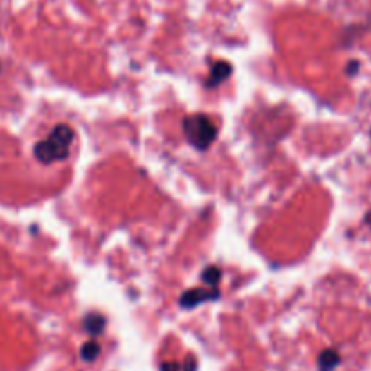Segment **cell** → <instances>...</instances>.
I'll list each match as a JSON object with an SVG mask.
<instances>
[{
    "instance_id": "1",
    "label": "cell",
    "mask_w": 371,
    "mask_h": 371,
    "mask_svg": "<svg viewBox=\"0 0 371 371\" xmlns=\"http://www.w3.org/2000/svg\"><path fill=\"white\" fill-rule=\"evenodd\" d=\"M73 140H75V130L67 123H60L49 133L47 138L38 142L35 145V158L44 165H49L54 162H63L69 158L71 152Z\"/></svg>"
},
{
    "instance_id": "2",
    "label": "cell",
    "mask_w": 371,
    "mask_h": 371,
    "mask_svg": "<svg viewBox=\"0 0 371 371\" xmlns=\"http://www.w3.org/2000/svg\"><path fill=\"white\" fill-rule=\"evenodd\" d=\"M183 133L188 143L200 150H207L217 138V127L207 114H190L183 120Z\"/></svg>"
},
{
    "instance_id": "3",
    "label": "cell",
    "mask_w": 371,
    "mask_h": 371,
    "mask_svg": "<svg viewBox=\"0 0 371 371\" xmlns=\"http://www.w3.org/2000/svg\"><path fill=\"white\" fill-rule=\"evenodd\" d=\"M219 297H221V292L217 288L197 286L181 293L180 305L181 308H196L197 305H203V303H209V300H216Z\"/></svg>"
},
{
    "instance_id": "4",
    "label": "cell",
    "mask_w": 371,
    "mask_h": 371,
    "mask_svg": "<svg viewBox=\"0 0 371 371\" xmlns=\"http://www.w3.org/2000/svg\"><path fill=\"white\" fill-rule=\"evenodd\" d=\"M230 75H232V66L226 62H217L216 66L210 69L209 78L205 80V87H209V89L216 87V85L223 84V82H225Z\"/></svg>"
},
{
    "instance_id": "5",
    "label": "cell",
    "mask_w": 371,
    "mask_h": 371,
    "mask_svg": "<svg viewBox=\"0 0 371 371\" xmlns=\"http://www.w3.org/2000/svg\"><path fill=\"white\" fill-rule=\"evenodd\" d=\"M341 364V355L335 350H324L317 359L319 371H335Z\"/></svg>"
},
{
    "instance_id": "6",
    "label": "cell",
    "mask_w": 371,
    "mask_h": 371,
    "mask_svg": "<svg viewBox=\"0 0 371 371\" xmlns=\"http://www.w3.org/2000/svg\"><path fill=\"white\" fill-rule=\"evenodd\" d=\"M105 324H107V321H105V317L100 315V313H89L87 317L84 319V329L89 335H92V337L100 335L105 329Z\"/></svg>"
},
{
    "instance_id": "7",
    "label": "cell",
    "mask_w": 371,
    "mask_h": 371,
    "mask_svg": "<svg viewBox=\"0 0 371 371\" xmlns=\"http://www.w3.org/2000/svg\"><path fill=\"white\" fill-rule=\"evenodd\" d=\"M201 281H203L205 284H209V286L217 288V284L221 281V268L207 267L203 270V274H201Z\"/></svg>"
},
{
    "instance_id": "8",
    "label": "cell",
    "mask_w": 371,
    "mask_h": 371,
    "mask_svg": "<svg viewBox=\"0 0 371 371\" xmlns=\"http://www.w3.org/2000/svg\"><path fill=\"white\" fill-rule=\"evenodd\" d=\"M80 355H82V359H84L85 363H92V360L100 355V344L95 341L85 342L84 346H82V350H80Z\"/></svg>"
},
{
    "instance_id": "9",
    "label": "cell",
    "mask_w": 371,
    "mask_h": 371,
    "mask_svg": "<svg viewBox=\"0 0 371 371\" xmlns=\"http://www.w3.org/2000/svg\"><path fill=\"white\" fill-rule=\"evenodd\" d=\"M197 370V363H196V359H194V357H188L187 359V363H185V371H196Z\"/></svg>"
},
{
    "instance_id": "10",
    "label": "cell",
    "mask_w": 371,
    "mask_h": 371,
    "mask_svg": "<svg viewBox=\"0 0 371 371\" xmlns=\"http://www.w3.org/2000/svg\"><path fill=\"white\" fill-rule=\"evenodd\" d=\"M162 371H181V367H180V364H176V363H163Z\"/></svg>"
},
{
    "instance_id": "11",
    "label": "cell",
    "mask_w": 371,
    "mask_h": 371,
    "mask_svg": "<svg viewBox=\"0 0 371 371\" xmlns=\"http://www.w3.org/2000/svg\"><path fill=\"white\" fill-rule=\"evenodd\" d=\"M357 67H359V62H357V60H353V62L348 63V69H346L348 75H355V73H357Z\"/></svg>"
},
{
    "instance_id": "12",
    "label": "cell",
    "mask_w": 371,
    "mask_h": 371,
    "mask_svg": "<svg viewBox=\"0 0 371 371\" xmlns=\"http://www.w3.org/2000/svg\"><path fill=\"white\" fill-rule=\"evenodd\" d=\"M364 223H366V225H370V229H371V212L366 214V217H364Z\"/></svg>"
},
{
    "instance_id": "13",
    "label": "cell",
    "mask_w": 371,
    "mask_h": 371,
    "mask_svg": "<svg viewBox=\"0 0 371 371\" xmlns=\"http://www.w3.org/2000/svg\"><path fill=\"white\" fill-rule=\"evenodd\" d=\"M370 134H371V133H370Z\"/></svg>"
}]
</instances>
